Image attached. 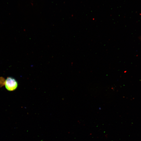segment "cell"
Here are the masks:
<instances>
[{
    "label": "cell",
    "instance_id": "7a4b0ae2",
    "mask_svg": "<svg viewBox=\"0 0 141 141\" xmlns=\"http://www.w3.org/2000/svg\"><path fill=\"white\" fill-rule=\"evenodd\" d=\"M5 80L2 77H0V86H2L4 85Z\"/></svg>",
    "mask_w": 141,
    "mask_h": 141
},
{
    "label": "cell",
    "instance_id": "6da1fadb",
    "mask_svg": "<svg viewBox=\"0 0 141 141\" xmlns=\"http://www.w3.org/2000/svg\"><path fill=\"white\" fill-rule=\"evenodd\" d=\"M4 85L7 90L13 91L17 88L18 83L15 78L11 77H8L5 80Z\"/></svg>",
    "mask_w": 141,
    "mask_h": 141
}]
</instances>
